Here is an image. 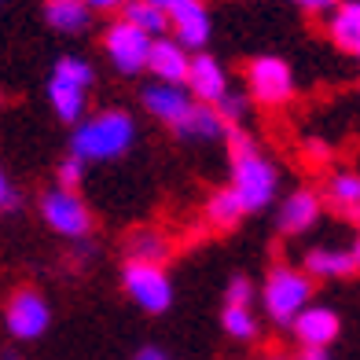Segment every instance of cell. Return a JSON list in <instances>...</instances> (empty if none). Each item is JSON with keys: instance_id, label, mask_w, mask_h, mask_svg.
I'll return each mask as SVG.
<instances>
[{"instance_id": "44dd1931", "label": "cell", "mask_w": 360, "mask_h": 360, "mask_svg": "<svg viewBox=\"0 0 360 360\" xmlns=\"http://www.w3.org/2000/svg\"><path fill=\"white\" fill-rule=\"evenodd\" d=\"M122 22L136 26L140 34H147L151 41H158L162 34H169V19H166V11L155 8V4H147V0H129V4L122 8Z\"/></svg>"}, {"instance_id": "3957f363", "label": "cell", "mask_w": 360, "mask_h": 360, "mask_svg": "<svg viewBox=\"0 0 360 360\" xmlns=\"http://www.w3.org/2000/svg\"><path fill=\"white\" fill-rule=\"evenodd\" d=\"M92 81H96V70H92L89 59L63 56V59L56 63L52 77H48V103H52V110H56L59 122L77 125L81 118H85Z\"/></svg>"}, {"instance_id": "1f68e13d", "label": "cell", "mask_w": 360, "mask_h": 360, "mask_svg": "<svg viewBox=\"0 0 360 360\" xmlns=\"http://www.w3.org/2000/svg\"><path fill=\"white\" fill-rule=\"evenodd\" d=\"M136 360H166V356H162V349H140Z\"/></svg>"}, {"instance_id": "d6a6232c", "label": "cell", "mask_w": 360, "mask_h": 360, "mask_svg": "<svg viewBox=\"0 0 360 360\" xmlns=\"http://www.w3.org/2000/svg\"><path fill=\"white\" fill-rule=\"evenodd\" d=\"M349 254H353V265L360 269V236H356V243H353V250H349Z\"/></svg>"}, {"instance_id": "8fae6325", "label": "cell", "mask_w": 360, "mask_h": 360, "mask_svg": "<svg viewBox=\"0 0 360 360\" xmlns=\"http://www.w3.org/2000/svg\"><path fill=\"white\" fill-rule=\"evenodd\" d=\"M342 331V320L335 309L327 305H305L298 316L290 320V335L305 353H323Z\"/></svg>"}, {"instance_id": "83f0119b", "label": "cell", "mask_w": 360, "mask_h": 360, "mask_svg": "<svg viewBox=\"0 0 360 360\" xmlns=\"http://www.w3.org/2000/svg\"><path fill=\"white\" fill-rule=\"evenodd\" d=\"M15 206H19V195H15V188H11L8 173L0 169V210H15Z\"/></svg>"}, {"instance_id": "ac0fdd59", "label": "cell", "mask_w": 360, "mask_h": 360, "mask_svg": "<svg viewBox=\"0 0 360 360\" xmlns=\"http://www.w3.org/2000/svg\"><path fill=\"white\" fill-rule=\"evenodd\" d=\"M173 133L180 140H217L228 133V125L221 122V114L214 107H206V103H195L188 114H184V122H180Z\"/></svg>"}, {"instance_id": "e0dca14e", "label": "cell", "mask_w": 360, "mask_h": 360, "mask_svg": "<svg viewBox=\"0 0 360 360\" xmlns=\"http://www.w3.org/2000/svg\"><path fill=\"white\" fill-rule=\"evenodd\" d=\"M44 19L59 34H85L92 11L85 8V0H44Z\"/></svg>"}, {"instance_id": "484cf974", "label": "cell", "mask_w": 360, "mask_h": 360, "mask_svg": "<svg viewBox=\"0 0 360 360\" xmlns=\"http://www.w3.org/2000/svg\"><path fill=\"white\" fill-rule=\"evenodd\" d=\"M56 176H59V188H70V191H77V184L85 180V162H81L77 155H67V158L59 162Z\"/></svg>"}, {"instance_id": "7402d4cb", "label": "cell", "mask_w": 360, "mask_h": 360, "mask_svg": "<svg viewBox=\"0 0 360 360\" xmlns=\"http://www.w3.org/2000/svg\"><path fill=\"white\" fill-rule=\"evenodd\" d=\"M327 202L338 206L342 214L360 217V173L353 169H338L327 180Z\"/></svg>"}, {"instance_id": "5bb4252c", "label": "cell", "mask_w": 360, "mask_h": 360, "mask_svg": "<svg viewBox=\"0 0 360 360\" xmlns=\"http://www.w3.org/2000/svg\"><path fill=\"white\" fill-rule=\"evenodd\" d=\"M320 210H323L320 195L309 191V188H298V191H290L287 199L280 202V217H276V224H280L283 236H302V232H309V228L320 221Z\"/></svg>"}, {"instance_id": "2e32d148", "label": "cell", "mask_w": 360, "mask_h": 360, "mask_svg": "<svg viewBox=\"0 0 360 360\" xmlns=\"http://www.w3.org/2000/svg\"><path fill=\"white\" fill-rule=\"evenodd\" d=\"M309 280H338V276H349L356 272L353 265V254L349 250H331V247H313L305 254V269H302Z\"/></svg>"}, {"instance_id": "9c48e42d", "label": "cell", "mask_w": 360, "mask_h": 360, "mask_svg": "<svg viewBox=\"0 0 360 360\" xmlns=\"http://www.w3.org/2000/svg\"><path fill=\"white\" fill-rule=\"evenodd\" d=\"M103 52L107 59L114 63V70L125 74V77H133L140 70H147V56H151V37L140 34L136 26H129V22H110L103 30Z\"/></svg>"}, {"instance_id": "4316f807", "label": "cell", "mask_w": 360, "mask_h": 360, "mask_svg": "<svg viewBox=\"0 0 360 360\" xmlns=\"http://www.w3.org/2000/svg\"><path fill=\"white\" fill-rule=\"evenodd\" d=\"M224 298H228V305H250L254 302V283L247 276H232L224 287Z\"/></svg>"}, {"instance_id": "30bf717a", "label": "cell", "mask_w": 360, "mask_h": 360, "mask_svg": "<svg viewBox=\"0 0 360 360\" xmlns=\"http://www.w3.org/2000/svg\"><path fill=\"white\" fill-rule=\"evenodd\" d=\"M166 19H169V34L176 44H184L188 52H199L206 48L210 34H214V22H210V11L202 0H173L166 8Z\"/></svg>"}, {"instance_id": "52a82bcc", "label": "cell", "mask_w": 360, "mask_h": 360, "mask_svg": "<svg viewBox=\"0 0 360 360\" xmlns=\"http://www.w3.org/2000/svg\"><path fill=\"white\" fill-rule=\"evenodd\" d=\"M48 323H52V309H48L44 294L34 290V287H22L15 290L8 305H4V327L15 342H37Z\"/></svg>"}, {"instance_id": "d6986e66", "label": "cell", "mask_w": 360, "mask_h": 360, "mask_svg": "<svg viewBox=\"0 0 360 360\" xmlns=\"http://www.w3.org/2000/svg\"><path fill=\"white\" fill-rule=\"evenodd\" d=\"M331 37L338 48L360 56V0H342V4L331 11Z\"/></svg>"}, {"instance_id": "5b68a950", "label": "cell", "mask_w": 360, "mask_h": 360, "mask_svg": "<svg viewBox=\"0 0 360 360\" xmlns=\"http://www.w3.org/2000/svg\"><path fill=\"white\" fill-rule=\"evenodd\" d=\"M122 287L129 290V298H133L143 313H166L173 305V280L169 272L162 265H147V261H125L122 269Z\"/></svg>"}, {"instance_id": "277c9868", "label": "cell", "mask_w": 360, "mask_h": 360, "mask_svg": "<svg viewBox=\"0 0 360 360\" xmlns=\"http://www.w3.org/2000/svg\"><path fill=\"white\" fill-rule=\"evenodd\" d=\"M309 298H313V280L290 265H276L261 287V309L280 327H290V320L309 305Z\"/></svg>"}, {"instance_id": "e575fe53", "label": "cell", "mask_w": 360, "mask_h": 360, "mask_svg": "<svg viewBox=\"0 0 360 360\" xmlns=\"http://www.w3.org/2000/svg\"><path fill=\"white\" fill-rule=\"evenodd\" d=\"M147 4H155V8H162V11H166V8L173 4V0H147Z\"/></svg>"}, {"instance_id": "4dcf8cb0", "label": "cell", "mask_w": 360, "mask_h": 360, "mask_svg": "<svg viewBox=\"0 0 360 360\" xmlns=\"http://www.w3.org/2000/svg\"><path fill=\"white\" fill-rule=\"evenodd\" d=\"M305 147H309V158H316V162H327V158H331V151H327L323 140H309Z\"/></svg>"}, {"instance_id": "6da1fadb", "label": "cell", "mask_w": 360, "mask_h": 360, "mask_svg": "<svg viewBox=\"0 0 360 360\" xmlns=\"http://www.w3.org/2000/svg\"><path fill=\"white\" fill-rule=\"evenodd\" d=\"M136 140V122L129 110H100L92 118H81L70 133V155L81 162H114L122 158Z\"/></svg>"}, {"instance_id": "d590c367", "label": "cell", "mask_w": 360, "mask_h": 360, "mask_svg": "<svg viewBox=\"0 0 360 360\" xmlns=\"http://www.w3.org/2000/svg\"><path fill=\"white\" fill-rule=\"evenodd\" d=\"M265 360H290V356H283V353H272V356H265Z\"/></svg>"}, {"instance_id": "7c38bea8", "label": "cell", "mask_w": 360, "mask_h": 360, "mask_svg": "<svg viewBox=\"0 0 360 360\" xmlns=\"http://www.w3.org/2000/svg\"><path fill=\"white\" fill-rule=\"evenodd\" d=\"M184 89L191 92V100L195 103H206V107H217V100L228 92V74L224 67L214 59V56H191L188 63V81H184Z\"/></svg>"}, {"instance_id": "4fadbf2b", "label": "cell", "mask_w": 360, "mask_h": 360, "mask_svg": "<svg viewBox=\"0 0 360 360\" xmlns=\"http://www.w3.org/2000/svg\"><path fill=\"white\" fill-rule=\"evenodd\" d=\"M140 100H143V110L151 114V118L166 122L169 129H176L184 122V114L195 107L191 92H184V85H166V81H151V85L140 92Z\"/></svg>"}, {"instance_id": "603a6c76", "label": "cell", "mask_w": 360, "mask_h": 360, "mask_svg": "<svg viewBox=\"0 0 360 360\" xmlns=\"http://www.w3.org/2000/svg\"><path fill=\"white\" fill-rule=\"evenodd\" d=\"M243 214H247V206H243V199L232 188H217L206 199V221L214 228H236L243 221Z\"/></svg>"}, {"instance_id": "836d02e7", "label": "cell", "mask_w": 360, "mask_h": 360, "mask_svg": "<svg viewBox=\"0 0 360 360\" xmlns=\"http://www.w3.org/2000/svg\"><path fill=\"white\" fill-rule=\"evenodd\" d=\"M302 360H331L327 353H302Z\"/></svg>"}, {"instance_id": "f546056e", "label": "cell", "mask_w": 360, "mask_h": 360, "mask_svg": "<svg viewBox=\"0 0 360 360\" xmlns=\"http://www.w3.org/2000/svg\"><path fill=\"white\" fill-rule=\"evenodd\" d=\"M129 0H85L89 11H122Z\"/></svg>"}, {"instance_id": "8d00e7d4", "label": "cell", "mask_w": 360, "mask_h": 360, "mask_svg": "<svg viewBox=\"0 0 360 360\" xmlns=\"http://www.w3.org/2000/svg\"><path fill=\"white\" fill-rule=\"evenodd\" d=\"M4 360H19V356H15V353H4Z\"/></svg>"}, {"instance_id": "9a60e30c", "label": "cell", "mask_w": 360, "mask_h": 360, "mask_svg": "<svg viewBox=\"0 0 360 360\" xmlns=\"http://www.w3.org/2000/svg\"><path fill=\"white\" fill-rule=\"evenodd\" d=\"M188 48L176 44L173 37H158L151 41V56H147V70L155 74V81H166V85H184L188 81Z\"/></svg>"}, {"instance_id": "cb8c5ba5", "label": "cell", "mask_w": 360, "mask_h": 360, "mask_svg": "<svg viewBox=\"0 0 360 360\" xmlns=\"http://www.w3.org/2000/svg\"><path fill=\"white\" fill-rule=\"evenodd\" d=\"M221 327H224V331L232 335L236 342H254V338L261 335V323H257V316H254L250 305H224Z\"/></svg>"}, {"instance_id": "8992f818", "label": "cell", "mask_w": 360, "mask_h": 360, "mask_svg": "<svg viewBox=\"0 0 360 360\" xmlns=\"http://www.w3.org/2000/svg\"><path fill=\"white\" fill-rule=\"evenodd\" d=\"M41 217H44V224L52 228V232H59L63 239H70V243L74 239H85L92 232V210L70 188L44 191L41 195Z\"/></svg>"}, {"instance_id": "7a4b0ae2", "label": "cell", "mask_w": 360, "mask_h": 360, "mask_svg": "<svg viewBox=\"0 0 360 360\" xmlns=\"http://www.w3.org/2000/svg\"><path fill=\"white\" fill-rule=\"evenodd\" d=\"M228 143H232V188L243 206H247V214L254 210H265L272 199H276V188H280V169L272 166V162L257 151V143L239 133V129H228Z\"/></svg>"}, {"instance_id": "d4e9b609", "label": "cell", "mask_w": 360, "mask_h": 360, "mask_svg": "<svg viewBox=\"0 0 360 360\" xmlns=\"http://www.w3.org/2000/svg\"><path fill=\"white\" fill-rule=\"evenodd\" d=\"M214 110L221 114V122H224L228 129H239V122L247 118V110H250V96H247V92H232V89H228L221 100H217Z\"/></svg>"}, {"instance_id": "f1b7e54d", "label": "cell", "mask_w": 360, "mask_h": 360, "mask_svg": "<svg viewBox=\"0 0 360 360\" xmlns=\"http://www.w3.org/2000/svg\"><path fill=\"white\" fill-rule=\"evenodd\" d=\"M294 4H302L305 11H313V15H331L342 0H294Z\"/></svg>"}, {"instance_id": "ba28073f", "label": "cell", "mask_w": 360, "mask_h": 360, "mask_svg": "<svg viewBox=\"0 0 360 360\" xmlns=\"http://www.w3.org/2000/svg\"><path fill=\"white\" fill-rule=\"evenodd\" d=\"M247 85H250V100L261 107H283L294 96V74L280 56H257L247 67Z\"/></svg>"}, {"instance_id": "ffe728a7", "label": "cell", "mask_w": 360, "mask_h": 360, "mask_svg": "<svg viewBox=\"0 0 360 360\" xmlns=\"http://www.w3.org/2000/svg\"><path fill=\"white\" fill-rule=\"evenodd\" d=\"M129 261H147V265H162L169 257V239L158 228H136L133 236L125 239Z\"/></svg>"}]
</instances>
